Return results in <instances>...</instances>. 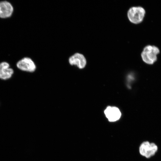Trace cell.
I'll return each instance as SVG.
<instances>
[{"mask_svg": "<svg viewBox=\"0 0 161 161\" xmlns=\"http://www.w3.org/2000/svg\"><path fill=\"white\" fill-rule=\"evenodd\" d=\"M158 150V146L155 143H150L148 141L143 142L139 148L140 154L147 158H149L154 156Z\"/></svg>", "mask_w": 161, "mask_h": 161, "instance_id": "cell-2", "label": "cell"}, {"mask_svg": "<svg viewBox=\"0 0 161 161\" xmlns=\"http://www.w3.org/2000/svg\"><path fill=\"white\" fill-rule=\"evenodd\" d=\"M159 52V49L157 47L147 46L144 47L141 54L142 60L148 64H153L156 61L157 55Z\"/></svg>", "mask_w": 161, "mask_h": 161, "instance_id": "cell-1", "label": "cell"}, {"mask_svg": "<svg viewBox=\"0 0 161 161\" xmlns=\"http://www.w3.org/2000/svg\"><path fill=\"white\" fill-rule=\"evenodd\" d=\"M145 14L144 9L141 7H134L130 8L127 13L128 18L131 22L139 24L143 20Z\"/></svg>", "mask_w": 161, "mask_h": 161, "instance_id": "cell-3", "label": "cell"}, {"mask_svg": "<svg viewBox=\"0 0 161 161\" xmlns=\"http://www.w3.org/2000/svg\"><path fill=\"white\" fill-rule=\"evenodd\" d=\"M104 113L106 117L110 122L118 120L121 116V113L119 109L115 107H108L105 110Z\"/></svg>", "mask_w": 161, "mask_h": 161, "instance_id": "cell-8", "label": "cell"}, {"mask_svg": "<svg viewBox=\"0 0 161 161\" xmlns=\"http://www.w3.org/2000/svg\"><path fill=\"white\" fill-rule=\"evenodd\" d=\"M14 73L13 69L10 67V64L6 61L0 63V80L6 81L11 79Z\"/></svg>", "mask_w": 161, "mask_h": 161, "instance_id": "cell-5", "label": "cell"}, {"mask_svg": "<svg viewBox=\"0 0 161 161\" xmlns=\"http://www.w3.org/2000/svg\"><path fill=\"white\" fill-rule=\"evenodd\" d=\"M69 64L71 65H76L79 69L84 68L86 64V60L82 54L76 53L69 58Z\"/></svg>", "mask_w": 161, "mask_h": 161, "instance_id": "cell-7", "label": "cell"}, {"mask_svg": "<svg viewBox=\"0 0 161 161\" xmlns=\"http://www.w3.org/2000/svg\"><path fill=\"white\" fill-rule=\"evenodd\" d=\"M16 66L21 71L31 73L35 72L36 69L34 61L28 57H24L19 60L16 64Z\"/></svg>", "mask_w": 161, "mask_h": 161, "instance_id": "cell-4", "label": "cell"}, {"mask_svg": "<svg viewBox=\"0 0 161 161\" xmlns=\"http://www.w3.org/2000/svg\"><path fill=\"white\" fill-rule=\"evenodd\" d=\"M13 11V7L8 1H0V18H5L10 17Z\"/></svg>", "mask_w": 161, "mask_h": 161, "instance_id": "cell-6", "label": "cell"}]
</instances>
